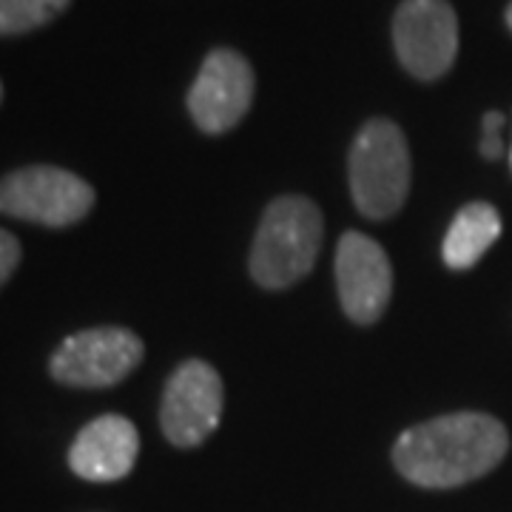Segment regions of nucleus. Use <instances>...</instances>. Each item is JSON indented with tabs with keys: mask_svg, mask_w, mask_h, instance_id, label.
<instances>
[{
	"mask_svg": "<svg viewBox=\"0 0 512 512\" xmlns=\"http://www.w3.org/2000/svg\"><path fill=\"white\" fill-rule=\"evenodd\" d=\"M507 26H510V32H512V3H510V9H507Z\"/></svg>",
	"mask_w": 512,
	"mask_h": 512,
	"instance_id": "2eb2a0df",
	"label": "nucleus"
},
{
	"mask_svg": "<svg viewBox=\"0 0 512 512\" xmlns=\"http://www.w3.org/2000/svg\"><path fill=\"white\" fill-rule=\"evenodd\" d=\"M410 191V148L402 128L390 120H370L350 148V194L370 220L399 214Z\"/></svg>",
	"mask_w": 512,
	"mask_h": 512,
	"instance_id": "7ed1b4c3",
	"label": "nucleus"
},
{
	"mask_svg": "<svg viewBox=\"0 0 512 512\" xmlns=\"http://www.w3.org/2000/svg\"><path fill=\"white\" fill-rule=\"evenodd\" d=\"M140 453L137 427L117 413L89 421L69 450V467L86 481H120L131 473Z\"/></svg>",
	"mask_w": 512,
	"mask_h": 512,
	"instance_id": "9d476101",
	"label": "nucleus"
},
{
	"mask_svg": "<svg viewBox=\"0 0 512 512\" xmlns=\"http://www.w3.org/2000/svg\"><path fill=\"white\" fill-rule=\"evenodd\" d=\"M92 205V185L55 165H29L0 180V214L15 220L66 228L83 220Z\"/></svg>",
	"mask_w": 512,
	"mask_h": 512,
	"instance_id": "20e7f679",
	"label": "nucleus"
},
{
	"mask_svg": "<svg viewBox=\"0 0 512 512\" xmlns=\"http://www.w3.org/2000/svg\"><path fill=\"white\" fill-rule=\"evenodd\" d=\"M143 359V342L126 328H92L69 336L52 356V376L69 387H111Z\"/></svg>",
	"mask_w": 512,
	"mask_h": 512,
	"instance_id": "423d86ee",
	"label": "nucleus"
},
{
	"mask_svg": "<svg viewBox=\"0 0 512 512\" xmlns=\"http://www.w3.org/2000/svg\"><path fill=\"white\" fill-rule=\"evenodd\" d=\"M510 450L507 427L487 413H450L410 427L393 447V464L407 481L450 490L487 476Z\"/></svg>",
	"mask_w": 512,
	"mask_h": 512,
	"instance_id": "f257e3e1",
	"label": "nucleus"
},
{
	"mask_svg": "<svg viewBox=\"0 0 512 512\" xmlns=\"http://www.w3.org/2000/svg\"><path fill=\"white\" fill-rule=\"evenodd\" d=\"M336 288L339 302L353 322L373 325L393 293V268L376 239L348 231L336 248Z\"/></svg>",
	"mask_w": 512,
	"mask_h": 512,
	"instance_id": "1a4fd4ad",
	"label": "nucleus"
},
{
	"mask_svg": "<svg viewBox=\"0 0 512 512\" xmlns=\"http://www.w3.org/2000/svg\"><path fill=\"white\" fill-rule=\"evenodd\" d=\"M254 69L234 49H217L205 57L188 92V111L205 134L234 128L254 103Z\"/></svg>",
	"mask_w": 512,
	"mask_h": 512,
	"instance_id": "0eeeda50",
	"label": "nucleus"
},
{
	"mask_svg": "<svg viewBox=\"0 0 512 512\" xmlns=\"http://www.w3.org/2000/svg\"><path fill=\"white\" fill-rule=\"evenodd\" d=\"M0 100H3V86H0Z\"/></svg>",
	"mask_w": 512,
	"mask_h": 512,
	"instance_id": "dca6fc26",
	"label": "nucleus"
},
{
	"mask_svg": "<svg viewBox=\"0 0 512 512\" xmlns=\"http://www.w3.org/2000/svg\"><path fill=\"white\" fill-rule=\"evenodd\" d=\"M504 114L501 111H490V114H484V120H481V128H484V134H481V154L487 157V160H498L501 154H504V140H501V128H504Z\"/></svg>",
	"mask_w": 512,
	"mask_h": 512,
	"instance_id": "ddd939ff",
	"label": "nucleus"
},
{
	"mask_svg": "<svg viewBox=\"0 0 512 512\" xmlns=\"http://www.w3.org/2000/svg\"><path fill=\"white\" fill-rule=\"evenodd\" d=\"M72 0H0V35H26L66 12Z\"/></svg>",
	"mask_w": 512,
	"mask_h": 512,
	"instance_id": "f8f14e48",
	"label": "nucleus"
},
{
	"mask_svg": "<svg viewBox=\"0 0 512 512\" xmlns=\"http://www.w3.org/2000/svg\"><path fill=\"white\" fill-rule=\"evenodd\" d=\"M510 165H512V146H510Z\"/></svg>",
	"mask_w": 512,
	"mask_h": 512,
	"instance_id": "f3484780",
	"label": "nucleus"
},
{
	"mask_svg": "<svg viewBox=\"0 0 512 512\" xmlns=\"http://www.w3.org/2000/svg\"><path fill=\"white\" fill-rule=\"evenodd\" d=\"M501 237V217L490 202H470L450 222V231L444 237L441 256L447 268L467 271L481 256L493 248L495 239Z\"/></svg>",
	"mask_w": 512,
	"mask_h": 512,
	"instance_id": "9b49d317",
	"label": "nucleus"
},
{
	"mask_svg": "<svg viewBox=\"0 0 512 512\" xmlns=\"http://www.w3.org/2000/svg\"><path fill=\"white\" fill-rule=\"evenodd\" d=\"M222 416V379L208 362H185L168 379L160 410L165 439L177 447H197Z\"/></svg>",
	"mask_w": 512,
	"mask_h": 512,
	"instance_id": "6e6552de",
	"label": "nucleus"
},
{
	"mask_svg": "<svg viewBox=\"0 0 512 512\" xmlns=\"http://www.w3.org/2000/svg\"><path fill=\"white\" fill-rule=\"evenodd\" d=\"M402 66L419 80H439L458 55V18L447 0H404L393 18Z\"/></svg>",
	"mask_w": 512,
	"mask_h": 512,
	"instance_id": "39448f33",
	"label": "nucleus"
},
{
	"mask_svg": "<svg viewBox=\"0 0 512 512\" xmlns=\"http://www.w3.org/2000/svg\"><path fill=\"white\" fill-rule=\"evenodd\" d=\"M20 262V242L9 231H0V288L9 282Z\"/></svg>",
	"mask_w": 512,
	"mask_h": 512,
	"instance_id": "4468645a",
	"label": "nucleus"
},
{
	"mask_svg": "<svg viewBox=\"0 0 512 512\" xmlns=\"http://www.w3.org/2000/svg\"><path fill=\"white\" fill-rule=\"evenodd\" d=\"M322 248V214L305 197L268 205L251 251V274L262 288H288L308 274Z\"/></svg>",
	"mask_w": 512,
	"mask_h": 512,
	"instance_id": "f03ea898",
	"label": "nucleus"
}]
</instances>
